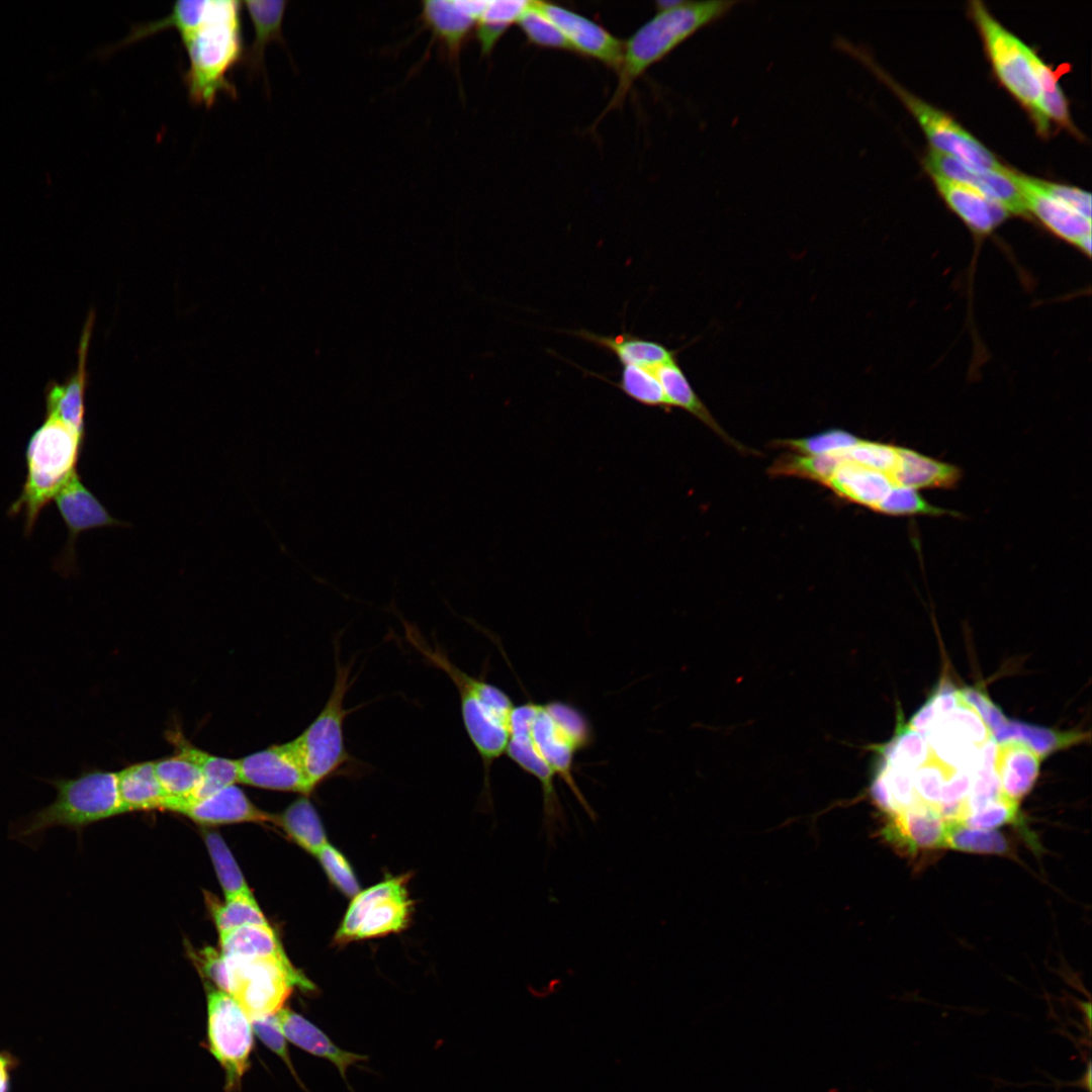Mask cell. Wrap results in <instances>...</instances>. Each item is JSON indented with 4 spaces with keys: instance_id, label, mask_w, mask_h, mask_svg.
<instances>
[{
    "instance_id": "obj_25",
    "label": "cell",
    "mask_w": 1092,
    "mask_h": 1092,
    "mask_svg": "<svg viewBox=\"0 0 1092 1092\" xmlns=\"http://www.w3.org/2000/svg\"><path fill=\"white\" fill-rule=\"evenodd\" d=\"M1041 757L1026 744L1006 740L996 746L994 770L1001 793L1019 801L1033 787Z\"/></svg>"
},
{
    "instance_id": "obj_9",
    "label": "cell",
    "mask_w": 1092,
    "mask_h": 1092,
    "mask_svg": "<svg viewBox=\"0 0 1092 1092\" xmlns=\"http://www.w3.org/2000/svg\"><path fill=\"white\" fill-rule=\"evenodd\" d=\"M835 46L869 67L873 73L896 92L916 117L929 143L934 148L933 150L953 157L970 169L978 172L999 170L1004 167L984 145L961 127L946 113L932 107L897 85L886 72L874 63L864 51L841 37L835 40Z\"/></svg>"
},
{
    "instance_id": "obj_45",
    "label": "cell",
    "mask_w": 1092,
    "mask_h": 1092,
    "mask_svg": "<svg viewBox=\"0 0 1092 1092\" xmlns=\"http://www.w3.org/2000/svg\"><path fill=\"white\" fill-rule=\"evenodd\" d=\"M1030 60L1040 88V106L1050 121L1070 127L1071 120L1067 99L1058 83V74L1046 66L1031 50Z\"/></svg>"
},
{
    "instance_id": "obj_49",
    "label": "cell",
    "mask_w": 1092,
    "mask_h": 1092,
    "mask_svg": "<svg viewBox=\"0 0 1092 1092\" xmlns=\"http://www.w3.org/2000/svg\"><path fill=\"white\" fill-rule=\"evenodd\" d=\"M532 43L555 50L572 51L568 40L541 11L530 1L528 8L517 22Z\"/></svg>"
},
{
    "instance_id": "obj_2",
    "label": "cell",
    "mask_w": 1092,
    "mask_h": 1092,
    "mask_svg": "<svg viewBox=\"0 0 1092 1092\" xmlns=\"http://www.w3.org/2000/svg\"><path fill=\"white\" fill-rule=\"evenodd\" d=\"M241 10V1H213L206 19L180 35L188 56L182 80L189 101L196 106L211 107L219 93L238 96L228 75L242 63L245 52Z\"/></svg>"
},
{
    "instance_id": "obj_3",
    "label": "cell",
    "mask_w": 1092,
    "mask_h": 1092,
    "mask_svg": "<svg viewBox=\"0 0 1092 1092\" xmlns=\"http://www.w3.org/2000/svg\"><path fill=\"white\" fill-rule=\"evenodd\" d=\"M405 631L411 645L428 662L443 670L456 687L463 724L482 761L485 786L488 788L491 765L506 753L516 705L500 688L459 668L438 644H429L413 627Z\"/></svg>"
},
{
    "instance_id": "obj_37",
    "label": "cell",
    "mask_w": 1092,
    "mask_h": 1092,
    "mask_svg": "<svg viewBox=\"0 0 1092 1092\" xmlns=\"http://www.w3.org/2000/svg\"><path fill=\"white\" fill-rule=\"evenodd\" d=\"M999 742L1017 740L1029 746L1041 758L1058 749L1083 740V734L1077 732H1059L1056 730L1009 721L993 734Z\"/></svg>"
},
{
    "instance_id": "obj_58",
    "label": "cell",
    "mask_w": 1092,
    "mask_h": 1092,
    "mask_svg": "<svg viewBox=\"0 0 1092 1092\" xmlns=\"http://www.w3.org/2000/svg\"><path fill=\"white\" fill-rule=\"evenodd\" d=\"M972 778L973 772L968 770L957 769L951 772L942 788L939 805L964 803L971 789Z\"/></svg>"
},
{
    "instance_id": "obj_12",
    "label": "cell",
    "mask_w": 1092,
    "mask_h": 1092,
    "mask_svg": "<svg viewBox=\"0 0 1092 1092\" xmlns=\"http://www.w3.org/2000/svg\"><path fill=\"white\" fill-rule=\"evenodd\" d=\"M924 737L931 753L940 762L953 769L974 772L983 746L993 735L976 709L962 696L952 710L935 719Z\"/></svg>"
},
{
    "instance_id": "obj_31",
    "label": "cell",
    "mask_w": 1092,
    "mask_h": 1092,
    "mask_svg": "<svg viewBox=\"0 0 1092 1092\" xmlns=\"http://www.w3.org/2000/svg\"><path fill=\"white\" fill-rule=\"evenodd\" d=\"M658 378L670 407H680L716 432L727 442L732 443L738 449L743 448L732 440L717 424L709 410L701 401L695 392L684 371L675 359L653 369Z\"/></svg>"
},
{
    "instance_id": "obj_19",
    "label": "cell",
    "mask_w": 1092,
    "mask_h": 1092,
    "mask_svg": "<svg viewBox=\"0 0 1092 1092\" xmlns=\"http://www.w3.org/2000/svg\"><path fill=\"white\" fill-rule=\"evenodd\" d=\"M94 317L91 311L85 323L75 373L62 384L51 382L46 389V416L57 418L82 433H85V392L88 384L86 363Z\"/></svg>"
},
{
    "instance_id": "obj_32",
    "label": "cell",
    "mask_w": 1092,
    "mask_h": 1092,
    "mask_svg": "<svg viewBox=\"0 0 1092 1092\" xmlns=\"http://www.w3.org/2000/svg\"><path fill=\"white\" fill-rule=\"evenodd\" d=\"M220 952L225 959L274 958L288 961L269 924L246 925L220 933Z\"/></svg>"
},
{
    "instance_id": "obj_36",
    "label": "cell",
    "mask_w": 1092,
    "mask_h": 1092,
    "mask_svg": "<svg viewBox=\"0 0 1092 1092\" xmlns=\"http://www.w3.org/2000/svg\"><path fill=\"white\" fill-rule=\"evenodd\" d=\"M175 744L178 753L193 760L202 771L203 785L194 801L239 783L237 759L224 758L200 750L178 735Z\"/></svg>"
},
{
    "instance_id": "obj_24",
    "label": "cell",
    "mask_w": 1092,
    "mask_h": 1092,
    "mask_svg": "<svg viewBox=\"0 0 1092 1092\" xmlns=\"http://www.w3.org/2000/svg\"><path fill=\"white\" fill-rule=\"evenodd\" d=\"M287 3L285 0L242 2L254 26L253 41L245 50L242 60L250 78L262 76L267 82L264 53L269 42H278L287 48L282 29Z\"/></svg>"
},
{
    "instance_id": "obj_10",
    "label": "cell",
    "mask_w": 1092,
    "mask_h": 1092,
    "mask_svg": "<svg viewBox=\"0 0 1092 1092\" xmlns=\"http://www.w3.org/2000/svg\"><path fill=\"white\" fill-rule=\"evenodd\" d=\"M225 961L229 973L228 994L239 1003L251 1020L278 1012L294 987L303 991L314 990V985L295 969L289 960L259 958Z\"/></svg>"
},
{
    "instance_id": "obj_43",
    "label": "cell",
    "mask_w": 1092,
    "mask_h": 1092,
    "mask_svg": "<svg viewBox=\"0 0 1092 1092\" xmlns=\"http://www.w3.org/2000/svg\"><path fill=\"white\" fill-rule=\"evenodd\" d=\"M653 369L625 365L622 367L619 381L614 385L642 405L660 407L668 412L671 407Z\"/></svg>"
},
{
    "instance_id": "obj_7",
    "label": "cell",
    "mask_w": 1092,
    "mask_h": 1092,
    "mask_svg": "<svg viewBox=\"0 0 1092 1092\" xmlns=\"http://www.w3.org/2000/svg\"><path fill=\"white\" fill-rule=\"evenodd\" d=\"M336 673L329 699L314 720L293 739L310 789L339 772L350 762L345 745L344 721L349 710L344 707L345 696L353 678L351 664H344L336 655Z\"/></svg>"
},
{
    "instance_id": "obj_47",
    "label": "cell",
    "mask_w": 1092,
    "mask_h": 1092,
    "mask_svg": "<svg viewBox=\"0 0 1092 1092\" xmlns=\"http://www.w3.org/2000/svg\"><path fill=\"white\" fill-rule=\"evenodd\" d=\"M859 441L847 431L830 429L802 439L780 440L777 444L804 455H827L843 452Z\"/></svg>"
},
{
    "instance_id": "obj_50",
    "label": "cell",
    "mask_w": 1092,
    "mask_h": 1092,
    "mask_svg": "<svg viewBox=\"0 0 1092 1092\" xmlns=\"http://www.w3.org/2000/svg\"><path fill=\"white\" fill-rule=\"evenodd\" d=\"M899 449V446L860 439L857 444L843 451L842 454L846 462H852L889 476L897 464Z\"/></svg>"
},
{
    "instance_id": "obj_6",
    "label": "cell",
    "mask_w": 1092,
    "mask_h": 1092,
    "mask_svg": "<svg viewBox=\"0 0 1092 1092\" xmlns=\"http://www.w3.org/2000/svg\"><path fill=\"white\" fill-rule=\"evenodd\" d=\"M84 440L85 433L49 416L30 436L25 451L26 477L19 496L8 510L10 517L23 514L26 536L42 509L77 472Z\"/></svg>"
},
{
    "instance_id": "obj_33",
    "label": "cell",
    "mask_w": 1092,
    "mask_h": 1092,
    "mask_svg": "<svg viewBox=\"0 0 1092 1092\" xmlns=\"http://www.w3.org/2000/svg\"><path fill=\"white\" fill-rule=\"evenodd\" d=\"M213 1H176L170 14L162 19L132 25L129 33L119 42L107 49L109 52L141 40L166 28H175L182 35L201 24L209 14Z\"/></svg>"
},
{
    "instance_id": "obj_17",
    "label": "cell",
    "mask_w": 1092,
    "mask_h": 1092,
    "mask_svg": "<svg viewBox=\"0 0 1092 1092\" xmlns=\"http://www.w3.org/2000/svg\"><path fill=\"white\" fill-rule=\"evenodd\" d=\"M541 11L562 32L572 48L584 56L594 58L618 73L624 42L587 17L556 4L534 1Z\"/></svg>"
},
{
    "instance_id": "obj_20",
    "label": "cell",
    "mask_w": 1092,
    "mask_h": 1092,
    "mask_svg": "<svg viewBox=\"0 0 1092 1092\" xmlns=\"http://www.w3.org/2000/svg\"><path fill=\"white\" fill-rule=\"evenodd\" d=\"M947 821L938 808L923 802L889 817L884 834L909 851L944 848Z\"/></svg>"
},
{
    "instance_id": "obj_54",
    "label": "cell",
    "mask_w": 1092,
    "mask_h": 1092,
    "mask_svg": "<svg viewBox=\"0 0 1092 1092\" xmlns=\"http://www.w3.org/2000/svg\"><path fill=\"white\" fill-rule=\"evenodd\" d=\"M253 1031L259 1039L274 1054H276L289 1069L297 1083L305 1089L298 1078L287 1048V1039L279 1028L276 1013L251 1020Z\"/></svg>"
},
{
    "instance_id": "obj_48",
    "label": "cell",
    "mask_w": 1092,
    "mask_h": 1092,
    "mask_svg": "<svg viewBox=\"0 0 1092 1092\" xmlns=\"http://www.w3.org/2000/svg\"><path fill=\"white\" fill-rule=\"evenodd\" d=\"M874 511L891 516L956 515L929 504L918 490L899 485H894Z\"/></svg>"
},
{
    "instance_id": "obj_13",
    "label": "cell",
    "mask_w": 1092,
    "mask_h": 1092,
    "mask_svg": "<svg viewBox=\"0 0 1092 1092\" xmlns=\"http://www.w3.org/2000/svg\"><path fill=\"white\" fill-rule=\"evenodd\" d=\"M68 529L65 550L56 562L57 569L63 574L74 572L75 544L78 536L87 530L128 526L116 520L88 489L77 472L62 486L53 499Z\"/></svg>"
},
{
    "instance_id": "obj_29",
    "label": "cell",
    "mask_w": 1092,
    "mask_h": 1092,
    "mask_svg": "<svg viewBox=\"0 0 1092 1092\" xmlns=\"http://www.w3.org/2000/svg\"><path fill=\"white\" fill-rule=\"evenodd\" d=\"M154 768L167 798L163 809L178 812L196 799L203 775L193 760L178 753L154 761Z\"/></svg>"
},
{
    "instance_id": "obj_46",
    "label": "cell",
    "mask_w": 1092,
    "mask_h": 1092,
    "mask_svg": "<svg viewBox=\"0 0 1092 1092\" xmlns=\"http://www.w3.org/2000/svg\"><path fill=\"white\" fill-rule=\"evenodd\" d=\"M204 840L225 898L251 893L242 872L220 835L208 831L204 834Z\"/></svg>"
},
{
    "instance_id": "obj_59",
    "label": "cell",
    "mask_w": 1092,
    "mask_h": 1092,
    "mask_svg": "<svg viewBox=\"0 0 1092 1092\" xmlns=\"http://www.w3.org/2000/svg\"><path fill=\"white\" fill-rule=\"evenodd\" d=\"M20 1061L9 1051L0 1050V1092L11 1091V1079Z\"/></svg>"
},
{
    "instance_id": "obj_35",
    "label": "cell",
    "mask_w": 1092,
    "mask_h": 1092,
    "mask_svg": "<svg viewBox=\"0 0 1092 1092\" xmlns=\"http://www.w3.org/2000/svg\"><path fill=\"white\" fill-rule=\"evenodd\" d=\"M412 901L407 892L383 898L362 920L356 939L374 938L404 929L410 921Z\"/></svg>"
},
{
    "instance_id": "obj_52",
    "label": "cell",
    "mask_w": 1092,
    "mask_h": 1092,
    "mask_svg": "<svg viewBox=\"0 0 1092 1092\" xmlns=\"http://www.w3.org/2000/svg\"><path fill=\"white\" fill-rule=\"evenodd\" d=\"M330 881L346 896L355 897L360 886L345 856L327 842L315 853Z\"/></svg>"
},
{
    "instance_id": "obj_21",
    "label": "cell",
    "mask_w": 1092,
    "mask_h": 1092,
    "mask_svg": "<svg viewBox=\"0 0 1092 1092\" xmlns=\"http://www.w3.org/2000/svg\"><path fill=\"white\" fill-rule=\"evenodd\" d=\"M276 1018L280 1030L288 1041L312 1056L332 1063L353 1092L348 1084L347 1071L350 1067L367 1061V1056L337 1046L316 1025L290 1009L281 1008L276 1012Z\"/></svg>"
},
{
    "instance_id": "obj_30",
    "label": "cell",
    "mask_w": 1092,
    "mask_h": 1092,
    "mask_svg": "<svg viewBox=\"0 0 1092 1092\" xmlns=\"http://www.w3.org/2000/svg\"><path fill=\"white\" fill-rule=\"evenodd\" d=\"M116 780L121 813L163 809L167 798L156 776L154 761L129 765L116 772Z\"/></svg>"
},
{
    "instance_id": "obj_16",
    "label": "cell",
    "mask_w": 1092,
    "mask_h": 1092,
    "mask_svg": "<svg viewBox=\"0 0 1092 1092\" xmlns=\"http://www.w3.org/2000/svg\"><path fill=\"white\" fill-rule=\"evenodd\" d=\"M924 164L931 175L964 183L977 189L1002 205L1009 214L1027 213L1022 194L1010 169L1003 167L999 170L978 172L956 158L935 150H931L926 155Z\"/></svg>"
},
{
    "instance_id": "obj_34",
    "label": "cell",
    "mask_w": 1092,
    "mask_h": 1092,
    "mask_svg": "<svg viewBox=\"0 0 1092 1092\" xmlns=\"http://www.w3.org/2000/svg\"><path fill=\"white\" fill-rule=\"evenodd\" d=\"M274 821L293 841L314 855L328 842L320 816L307 796L294 801Z\"/></svg>"
},
{
    "instance_id": "obj_44",
    "label": "cell",
    "mask_w": 1092,
    "mask_h": 1092,
    "mask_svg": "<svg viewBox=\"0 0 1092 1092\" xmlns=\"http://www.w3.org/2000/svg\"><path fill=\"white\" fill-rule=\"evenodd\" d=\"M214 923L220 933L254 924H268L252 893L226 898L224 904L208 898Z\"/></svg>"
},
{
    "instance_id": "obj_41",
    "label": "cell",
    "mask_w": 1092,
    "mask_h": 1092,
    "mask_svg": "<svg viewBox=\"0 0 1092 1092\" xmlns=\"http://www.w3.org/2000/svg\"><path fill=\"white\" fill-rule=\"evenodd\" d=\"M944 848L974 853L1010 855L1008 840L993 829L970 827L960 822H947Z\"/></svg>"
},
{
    "instance_id": "obj_14",
    "label": "cell",
    "mask_w": 1092,
    "mask_h": 1092,
    "mask_svg": "<svg viewBox=\"0 0 1092 1092\" xmlns=\"http://www.w3.org/2000/svg\"><path fill=\"white\" fill-rule=\"evenodd\" d=\"M486 4L487 1L482 0H426L421 3V22L431 31L442 58L456 73L464 43Z\"/></svg>"
},
{
    "instance_id": "obj_57",
    "label": "cell",
    "mask_w": 1092,
    "mask_h": 1092,
    "mask_svg": "<svg viewBox=\"0 0 1092 1092\" xmlns=\"http://www.w3.org/2000/svg\"><path fill=\"white\" fill-rule=\"evenodd\" d=\"M198 963L202 973L218 987V990L228 993V965L221 952L212 947H206L198 954Z\"/></svg>"
},
{
    "instance_id": "obj_56",
    "label": "cell",
    "mask_w": 1092,
    "mask_h": 1092,
    "mask_svg": "<svg viewBox=\"0 0 1092 1092\" xmlns=\"http://www.w3.org/2000/svg\"><path fill=\"white\" fill-rule=\"evenodd\" d=\"M961 693L964 699L976 709L992 735L1008 720L1002 711L980 690L968 688L961 690Z\"/></svg>"
},
{
    "instance_id": "obj_28",
    "label": "cell",
    "mask_w": 1092,
    "mask_h": 1092,
    "mask_svg": "<svg viewBox=\"0 0 1092 1092\" xmlns=\"http://www.w3.org/2000/svg\"><path fill=\"white\" fill-rule=\"evenodd\" d=\"M825 485L840 497L873 511L894 486L887 474L852 462H844Z\"/></svg>"
},
{
    "instance_id": "obj_1",
    "label": "cell",
    "mask_w": 1092,
    "mask_h": 1092,
    "mask_svg": "<svg viewBox=\"0 0 1092 1092\" xmlns=\"http://www.w3.org/2000/svg\"><path fill=\"white\" fill-rule=\"evenodd\" d=\"M593 729L575 706L562 701H528L515 706L506 754L522 770L535 777L543 795V830L549 842L565 827V817L554 786L562 780L584 810L594 812L577 787L573 767L578 752L590 745Z\"/></svg>"
},
{
    "instance_id": "obj_11",
    "label": "cell",
    "mask_w": 1092,
    "mask_h": 1092,
    "mask_svg": "<svg viewBox=\"0 0 1092 1092\" xmlns=\"http://www.w3.org/2000/svg\"><path fill=\"white\" fill-rule=\"evenodd\" d=\"M209 1050L225 1073V1090L234 1092L250 1067L253 1048L251 1019L228 993L213 990L207 996Z\"/></svg>"
},
{
    "instance_id": "obj_8",
    "label": "cell",
    "mask_w": 1092,
    "mask_h": 1092,
    "mask_svg": "<svg viewBox=\"0 0 1092 1092\" xmlns=\"http://www.w3.org/2000/svg\"><path fill=\"white\" fill-rule=\"evenodd\" d=\"M970 10L996 76L1028 110L1037 130L1045 134L1050 121L1041 110L1040 88L1030 60L1031 49L1004 28L983 3L971 2Z\"/></svg>"
},
{
    "instance_id": "obj_26",
    "label": "cell",
    "mask_w": 1092,
    "mask_h": 1092,
    "mask_svg": "<svg viewBox=\"0 0 1092 1092\" xmlns=\"http://www.w3.org/2000/svg\"><path fill=\"white\" fill-rule=\"evenodd\" d=\"M962 476L951 464L935 460L917 451L900 447L897 464L889 475L894 485L914 488H950Z\"/></svg>"
},
{
    "instance_id": "obj_15",
    "label": "cell",
    "mask_w": 1092,
    "mask_h": 1092,
    "mask_svg": "<svg viewBox=\"0 0 1092 1092\" xmlns=\"http://www.w3.org/2000/svg\"><path fill=\"white\" fill-rule=\"evenodd\" d=\"M239 783L308 796L312 790L293 740L237 759Z\"/></svg>"
},
{
    "instance_id": "obj_22",
    "label": "cell",
    "mask_w": 1092,
    "mask_h": 1092,
    "mask_svg": "<svg viewBox=\"0 0 1092 1092\" xmlns=\"http://www.w3.org/2000/svg\"><path fill=\"white\" fill-rule=\"evenodd\" d=\"M931 176L948 207L976 234L991 233L1010 215L1002 205L977 189L937 175Z\"/></svg>"
},
{
    "instance_id": "obj_5",
    "label": "cell",
    "mask_w": 1092,
    "mask_h": 1092,
    "mask_svg": "<svg viewBox=\"0 0 1092 1092\" xmlns=\"http://www.w3.org/2000/svg\"><path fill=\"white\" fill-rule=\"evenodd\" d=\"M735 1H664L657 13L624 42L615 93L603 115L619 106L634 82L701 28L725 16Z\"/></svg>"
},
{
    "instance_id": "obj_55",
    "label": "cell",
    "mask_w": 1092,
    "mask_h": 1092,
    "mask_svg": "<svg viewBox=\"0 0 1092 1092\" xmlns=\"http://www.w3.org/2000/svg\"><path fill=\"white\" fill-rule=\"evenodd\" d=\"M1035 179V183L1048 194L1091 219V195L1079 188L1051 181Z\"/></svg>"
},
{
    "instance_id": "obj_39",
    "label": "cell",
    "mask_w": 1092,
    "mask_h": 1092,
    "mask_svg": "<svg viewBox=\"0 0 1092 1092\" xmlns=\"http://www.w3.org/2000/svg\"><path fill=\"white\" fill-rule=\"evenodd\" d=\"M530 1L493 0L487 1L486 7L475 23L476 38L482 55H488L514 23H517Z\"/></svg>"
},
{
    "instance_id": "obj_4",
    "label": "cell",
    "mask_w": 1092,
    "mask_h": 1092,
    "mask_svg": "<svg viewBox=\"0 0 1092 1092\" xmlns=\"http://www.w3.org/2000/svg\"><path fill=\"white\" fill-rule=\"evenodd\" d=\"M56 790L49 805L10 825L9 838L38 848L48 830L62 827L80 833L85 827L121 813L116 772L87 769L74 778L43 780Z\"/></svg>"
},
{
    "instance_id": "obj_27",
    "label": "cell",
    "mask_w": 1092,
    "mask_h": 1092,
    "mask_svg": "<svg viewBox=\"0 0 1092 1092\" xmlns=\"http://www.w3.org/2000/svg\"><path fill=\"white\" fill-rule=\"evenodd\" d=\"M571 334L614 354L622 366L633 365L652 369L675 359L673 351L662 344L627 333L604 336L586 330H578Z\"/></svg>"
},
{
    "instance_id": "obj_23",
    "label": "cell",
    "mask_w": 1092,
    "mask_h": 1092,
    "mask_svg": "<svg viewBox=\"0 0 1092 1092\" xmlns=\"http://www.w3.org/2000/svg\"><path fill=\"white\" fill-rule=\"evenodd\" d=\"M203 825L271 822L275 816L256 807L236 785L225 787L178 810Z\"/></svg>"
},
{
    "instance_id": "obj_42",
    "label": "cell",
    "mask_w": 1092,
    "mask_h": 1092,
    "mask_svg": "<svg viewBox=\"0 0 1092 1092\" xmlns=\"http://www.w3.org/2000/svg\"><path fill=\"white\" fill-rule=\"evenodd\" d=\"M844 462L842 452L827 455L788 454L775 461L769 473L804 477L825 484Z\"/></svg>"
},
{
    "instance_id": "obj_40",
    "label": "cell",
    "mask_w": 1092,
    "mask_h": 1092,
    "mask_svg": "<svg viewBox=\"0 0 1092 1092\" xmlns=\"http://www.w3.org/2000/svg\"><path fill=\"white\" fill-rule=\"evenodd\" d=\"M878 752L879 757L888 764L911 772L930 756L925 737L908 724H900L893 739Z\"/></svg>"
},
{
    "instance_id": "obj_38",
    "label": "cell",
    "mask_w": 1092,
    "mask_h": 1092,
    "mask_svg": "<svg viewBox=\"0 0 1092 1092\" xmlns=\"http://www.w3.org/2000/svg\"><path fill=\"white\" fill-rule=\"evenodd\" d=\"M406 882L407 877L400 876L387 879L364 891H360L353 897L342 924L336 933L335 940L343 943L356 939L362 920L373 905L383 898L407 892L405 888Z\"/></svg>"
},
{
    "instance_id": "obj_51",
    "label": "cell",
    "mask_w": 1092,
    "mask_h": 1092,
    "mask_svg": "<svg viewBox=\"0 0 1092 1092\" xmlns=\"http://www.w3.org/2000/svg\"><path fill=\"white\" fill-rule=\"evenodd\" d=\"M953 769L933 756L913 771V785L918 799L926 804L938 807L942 788Z\"/></svg>"
},
{
    "instance_id": "obj_18",
    "label": "cell",
    "mask_w": 1092,
    "mask_h": 1092,
    "mask_svg": "<svg viewBox=\"0 0 1092 1092\" xmlns=\"http://www.w3.org/2000/svg\"><path fill=\"white\" fill-rule=\"evenodd\" d=\"M1027 212H1031L1044 226L1063 240L1074 244L1081 251L1091 252V219L1054 198L1035 183V179L1013 171Z\"/></svg>"
},
{
    "instance_id": "obj_53",
    "label": "cell",
    "mask_w": 1092,
    "mask_h": 1092,
    "mask_svg": "<svg viewBox=\"0 0 1092 1092\" xmlns=\"http://www.w3.org/2000/svg\"><path fill=\"white\" fill-rule=\"evenodd\" d=\"M1018 818V802L1001 794L981 808L972 812L964 824L981 829L1013 823Z\"/></svg>"
}]
</instances>
